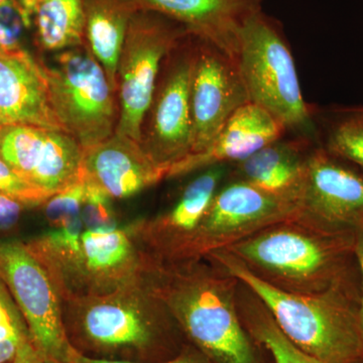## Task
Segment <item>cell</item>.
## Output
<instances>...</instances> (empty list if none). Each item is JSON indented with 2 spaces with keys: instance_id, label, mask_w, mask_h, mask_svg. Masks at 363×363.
Wrapping results in <instances>:
<instances>
[{
  "instance_id": "cell-1",
  "label": "cell",
  "mask_w": 363,
  "mask_h": 363,
  "mask_svg": "<svg viewBox=\"0 0 363 363\" xmlns=\"http://www.w3.org/2000/svg\"><path fill=\"white\" fill-rule=\"evenodd\" d=\"M62 319L71 347L92 359L162 362L190 343L145 278L105 295L63 301Z\"/></svg>"
},
{
  "instance_id": "cell-2",
  "label": "cell",
  "mask_w": 363,
  "mask_h": 363,
  "mask_svg": "<svg viewBox=\"0 0 363 363\" xmlns=\"http://www.w3.org/2000/svg\"><path fill=\"white\" fill-rule=\"evenodd\" d=\"M224 250L288 292L317 294L362 285L354 231L329 230L297 218L267 227Z\"/></svg>"
},
{
  "instance_id": "cell-3",
  "label": "cell",
  "mask_w": 363,
  "mask_h": 363,
  "mask_svg": "<svg viewBox=\"0 0 363 363\" xmlns=\"http://www.w3.org/2000/svg\"><path fill=\"white\" fill-rule=\"evenodd\" d=\"M205 259L247 286L281 330L308 354L323 363H363L362 285L317 294L288 292L259 278L226 250L210 253Z\"/></svg>"
},
{
  "instance_id": "cell-4",
  "label": "cell",
  "mask_w": 363,
  "mask_h": 363,
  "mask_svg": "<svg viewBox=\"0 0 363 363\" xmlns=\"http://www.w3.org/2000/svg\"><path fill=\"white\" fill-rule=\"evenodd\" d=\"M147 284L189 342L211 363H262L238 314L230 279L201 260L150 266Z\"/></svg>"
},
{
  "instance_id": "cell-5",
  "label": "cell",
  "mask_w": 363,
  "mask_h": 363,
  "mask_svg": "<svg viewBox=\"0 0 363 363\" xmlns=\"http://www.w3.org/2000/svg\"><path fill=\"white\" fill-rule=\"evenodd\" d=\"M238 71L250 101L303 138L317 135L314 109L305 101L290 45L278 21L253 14L241 30Z\"/></svg>"
},
{
  "instance_id": "cell-6",
  "label": "cell",
  "mask_w": 363,
  "mask_h": 363,
  "mask_svg": "<svg viewBox=\"0 0 363 363\" xmlns=\"http://www.w3.org/2000/svg\"><path fill=\"white\" fill-rule=\"evenodd\" d=\"M62 302L105 295L143 281L150 264L128 226L84 229L80 241H52L38 253Z\"/></svg>"
},
{
  "instance_id": "cell-7",
  "label": "cell",
  "mask_w": 363,
  "mask_h": 363,
  "mask_svg": "<svg viewBox=\"0 0 363 363\" xmlns=\"http://www.w3.org/2000/svg\"><path fill=\"white\" fill-rule=\"evenodd\" d=\"M40 65L59 123L83 150L116 133L119 118L116 92L86 45L60 52L52 65L43 62Z\"/></svg>"
},
{
  "instance_id": "cell-8",
  "label": "cell",
  "mask_w": 363,
  "mask_h": 363,
  "mask_svg": "<svg viewBox=\"0 0 363 363\" xmlns=\"http://www.w3.org/2000/svg\"><path fill=\"white\" fill-rule=\"evenodd\" d=\"M296 186L285 192H271L236 179L215 193L194 233L162 266L202 260L267 227L297 219Z\"/></svg>"
},
{
  "instance_id": "cell-9",
  "label": "cell",
  "mask_w": 363,
  "mask_h": 363,
  "mask_svg": "<svg viewBox=\"0 0 363 363\" xmlns=\"http://www.w3.org/2000/svg\"><path fill=\"white\" fill-rule=\"evenodd\" d=\"M186 26L150 11H135L117 68L119 118L116 133L142 145L143 124L150 111L164 60L183 38Z\"/></svg>"
},
{
  "instance_id": "cell-10",
  "label": "cell",
  "mask_w": 363,
  "mask_h": 363,
  "mask_svg": "<svg viewBox=\"0 0 363 363\" xmlns=\"http://www.w3.org/2000/svg\"><path fill=\"white\" fill-rule=\"evenodd\" d=\"M197 37L189 33L162 64L150 105L142 147L157 166L168 169L192 154L191 83Z\"/></svg>"
},
{
  "instance_id": "cell-11",
  "label": "cell",
  "mask_w": 363,
  "mask_h": 363,
  "mask_svg": "<svg viewBox=\"0 0 363 363\" xmlns=\"http://www.w3.org/2000/svg\"><path fill=\"white\" fill-rule=\"evenodd\" d=\"M0 278L23 315L33 345L55 362L68 363L73 348L66 337L61 298L25 242L0 243Z\"/></svg>"
},
{
  "instance_id": "cell-12",
  "label": "cell",
  "mask_w": 363,
  "mask_h": 363,
  "mask_svg": "<svg viewBox=\"0 0 363 363\" xmlns=\"http://www.w3.org/2000/svg\"><path fill=\"white\" fill-rule=\"evenodd\" d=\"M297 189L298 218L333 231L363 228V173L322 147L310 150Z\"/></svg>"
},
{
  "instance_id": "cell-13",
  "label": "cell",
  "mask_w": 363,
  "mask_h": 363,
  "mask_svg": "<svg viewBox=\"0 0 363 363\" xmlns=\"http://www.w3.org/2000/svg\"><path fill=\"white\" fill-rule=\"evenodd\" d=\"M0 157L50 197L70 187L83 174V149L63 130L0 125Z\"/></svg>"
},
{
  "instance_id": "cell-14",
  "label": "cell",
  "mask_w": 363,
  "mask_h": 363,
  "mask_svg": "<svg viewBox=\"0 0 363 363\" xmlns=\"http://www.w3.org/2000/svg\"><path fill=\"white\" fill-rule=\"evenodd\" d=\"M190 100L193 133L191 155L206 150L227 121L250 102L235 62L198 37Z\"/></svg>"
},
{
  "instance_id": "cell-15",
  "label": "cell",
  "mask_w": 363,
  "mask_h": 363,
  "mask_svg": "<svg viewBox=\"0 0 363 363\" xmlns=\"http://www.w3.org/2000/svg\"><path fill=\"white\" fill-rule=\"evenodd\" d=\"M207 169L188 184L169 211L128 225L150 264H167L199 225L224 173L222 164Z\"/></svg>"
},
{
  "instance_id": "cell-16",
  "label": "cell",
  "mask_w": 363,
  "mask_h": 363,
  "mask_svg": "<svg viewBox=\"0 0 363 363\" xmlns=\"http://www.w3.org/2000/svg\"><path fill=\"white\" fill-rule=\"evenodd\" d=\"M135 11L161 13L238 62L241 30L264 0H128Z\"/></svg>"
},
{
  "instance_id": "cell-17",
  "label": "cell",
  "mask_w": 363,
  "mask_h": 363,
  "mask_svg": "<svg viewBox=\"0 0 363 363\" xmlns=\"http://www.w3.org/2000/svg\"><path fill=\"white\" fill-rule=\"evenodd\" d=\"M83 173L112 199H125L168 178L133 138L114 133L111 138L83 150Z\"/></svg>"
},
{
  "instance_id": "cell-18",
  "label": "cell",
  "mask_w": 363,
  "mask_h": 363,
  "mask_svg": "<svg viewBox=\"0 0 363 363\" xmlns=\"http://www.w3.org/2000/svg\"><path fill=\"white\" fill-rule=\"evenodd\" d=\"M11 124L64 131L42 65L23 49L0 50V125Z\"/></svg>"
},
{
  "instance_id": "cell-19",
  "label": "cell",
  "mask_w": 363,
  "mask_h": 363,
  "mask_svg": "<svg viewBox=\"0 0 363 363\" xmlns=\"http://www.w3.org/2000/svg\"><path fill=\"white\" fill-rule=\"evenodd\" d=\"M286 130L276 117L248 102L224 124L213 143L199 154L191 155L169 169L168 178L227 162H240L262 147L284 138Z\"/></svg>"
},
{
  "instance_id": "cell-20",
  "label": "cell",
  "mask_w": 363,
  "mask_h": 363,
  "mask_svg": "<svg viewBox=\"0 0 363 363\" xmlns=\"http://www.w3.org/2000/svg\"><path fill=\"white\" fill-rule=\"evenodd\" d=\"M86 47L117 92V68L135 7L128 0H83Z\"/></svg>"
},
{
  "instance_id": "cell-21",
  "label": "cell",
  "mask_w": 363,
  "mask_h": 363,
  "mask_svg": "<svg viewBox=\"0 0 363 363\" xmlns=\"http://www.w3.org/2000/svg\"><path fill=\"white\" fill-rule=\"evenodd\" d=\"M308 138L276 140L238 162V180L271 191L285 192L297 185L302 175ZM310 152V150H309Z\"/></svg>"
},
{
  "instance_id": "cell-22",
  "label": "cell",
  "mask_w": 363,
  "mask_h": 363,
  "mask_svg": "<svg viewBox=\"0 0 363 363\" xmlns=\"http://www.w3.org/2000/svg\"><path fill=\"white\" fill-rule=\"evenodd\" d=\"M33 16L38 44L45 51L86 45L83 0H42Z\"/></svg>"
},
{
  "instance_id": "cell-23",
  "label": "cell",
  "mask_w": 363,
  "mask_h": 363,
  "mask_svg": "<svg viewBox=\"0 0 363 363\" xmlns=\"http://www.w3.org/2000/svg\"><path fill=\"white\" fill-rule=\"evenodd\" d=\"M322 121L320 147L363 173V105L334 107Z\"/></svg>"
},
{
  "instance_id": "cell-24",
  "label": "cell",
  "mask_w": 363,
  "mask_h": 363,
  "mask_svg": "<svg viewBox=\"0 0 363 363\" xmlns=\"http://www.w3.org/2000/svg\"><path fill=\"white\" fill-rule=\"evenodd\" d=\"M252 308L245 311L243 326L255 343L271 353L274 363H323L298 348L281 330L266 307Z\"/></svg>"
},
{
  "instance_id": "cell-25",
  "label": "cell",
  "mask_w": 363,
  "mask_h": 363,
  "mask_svg": "<svg viewBox=\"0 0 363 363\" xmlns=\"http://www.w3.org/2000/svg\"><path fill=\"white\" fill-rule=\"evenodd\" d=\"M85 188L83 173L80 180L45 203V218L52 229L63 228L81 218Z\"/></svg>"
},
{
  "instance_id": "cell-26",
  "label": "cell",
  "mask_w": 363,
  "mask_h": 363,
  "mask_svg": "<svg viewBox=\"0 0 363 363\" xmlns=\"http://www.w3.org/2000/svg\"><path fill=\"white\" fill-rule=\"evenodd\" d=\"M85 183V196L81 210L84 228L92 230L116 228V216L112 208L111 196L86 177Z\"/></svg>"
},
{
  "instance_id": "cell-27",
  "label": "cell",
  "mask_w": 363,
  "mask_h": 363,
  "mask_svg": "<svg viewBox=\"0 0 363 363\" xmlns=\"http://www.w3.org/2000/svg\"><path fill=\"white\" fill-rule=\"evenodd\" d=\"M32 14L21 0H4L0 4V50L16 51L23 49L21 40L30 28Z\"/></svg>"
},
{
  "instance_id": "cell-28",
  "label": "cell",
  "mask_w": 363,
  "mask_h": 363,
  "mask_svg": "<svg viewBox=\"0 0 363 363\" xmlns=\"http://www.w3.org/2000/svg\"><path fill=\"white\" fill-rule=\"evenodd\" d=\"M0 193L18 200L26 207L45 205L50 196L26 181L0 157Z\"/></svg>"
},
{
  "instance_id": "cell-29",
  "label": "cell",
  "mask_w": 363,
  "mask_h": 363,
  "mask_svg": "<svg viewBox=\"0 0 363 363\" xmlns=\"http://www.w3.org/2000/svg\"><path fill=\"white\" fill-rule=\"evenodd\" d=\"M30 339L28 327L13 296L0 278V342Z\"/></svg>"
},
{
  "instance_id": "cell-30",
  "label": "cell",
  "mask_w": 363,
  "mask_h": 363,
  "mask_svg": "<svg viewBox=\"0 0 363 363\" xmlns=\"http://www.w3.org/2000/svg\"><path fill=\"white\" fill-rule=\"evenodd\" d=\"M68 363H133L121 362H108V360L92 359L79 354L75 350H72ZM157 363H211L204 354L197 350L192 344L188 343L186 347L182 350L178 357L166 360V362Z\"/></svg>"
},
{
  "instance_id": "cell-31",
  "label": "cell",
  "mask_w": 363,
  "mask_h": 363,
  "mask_svg": "<svg viewBox=\"0 0 363 363\" xmlns=\"http://www.w3.org/2000/svg\"><path fill=\"white\" fill-rule=\"evenodd\" d=\"M25 205L9 196L0 193V231L14 228L20 221Z\"/></svg>"
},
{
  "instance_id": "cell-32",
  "label": "cell",
  "mask_w": 363,
  "mask_h": 363,
  "mask_svg": "<svg viewBox=\"0 0 363 363\" xmlns=\"http://www.w3.org/2000/svg\"><path fill=\"white\" fill-rule=\"evenodd\" d=\"M13 363H57L43 354L30 339L21 343Z\"/></svg>"
},
{
  "instance_id": "cell-33",
  "label": "cell",
  "mask_w": 363,
  "mask_h": 363,
  "mask_svg": "<svg viewBox=\"0 0 363 363\" xmlns=\"http://www.w3.org/2000/svg\"><path fill=\"white\" fill-rule=\"evenodd\" d=\"M355 257H357L358 267L360 272V281H362V291H360L359 302V321L363 333V228L355 233Z\"/></svg>"
},
{
  "instance_id": "cell-34",
  "label": "cell",
  "mask_w": 363,
  "mask_h": 363,
  "mask_svg": "<svg viewBox=\"0 0 363 363\" xmlns=\"http://www.w3.org/2000/svg\"><path fill=\"white\" fill-rule=\"evenodd\" d=\"M25 341H21V342H18V341L0 342V363H13L16 355H18L21 344L25 342Z\"/></svg>"
},
{
  "instance_id": "cell-35",
  "label": "cell",
  "mask_w": 363,
  "mask_h": 363,
  "mask_svg": "<svg viewBox=\"0 0 363 363\" xmlns=\"http://www.w3.org/2000/svg\"><path fill=\"white\" fill-rule=\"evenodd\" d=\"M21 4H23V6L26 7V11L33 16V13H35V7L38 6V4H39L42 0H21Z\"/></svg>"
},
{
  "instance_id": "cell-36",
  "label": "cell",
  "mask_w": 363,
  "mask_h": 363,
  "mask_svg": "<svg viewBox=\"0 0 363 363\" xmlns=\"http://www.w3.org/2000/svg\"><path fill=\"white\" fill-rule=\"evenodd\" d=\"M2 1H4V0H0V4H1Z\"/></svg>"
}]
</instances>
